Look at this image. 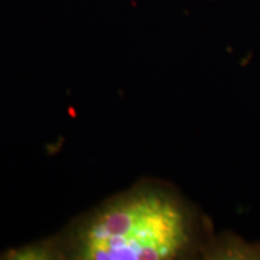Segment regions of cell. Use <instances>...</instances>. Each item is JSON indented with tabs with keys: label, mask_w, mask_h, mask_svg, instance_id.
Instances as JSON below:
<instances>
[{
	"label": "cell",
	"mask_w": 260,
	"mask_h": 260,
	"mask_svg": "<svg viewBox=\"0 0 260 260\" xmlns=\"http://www.w3.org/2000/svg\"><path fill=\"white\" fill-rule=\"evenodd\" d=\"M199 240L193 211L169 188L140 187L94 211L71 236L83 260H165L189 255Z\"/></svg>",
	"instance_id": "obj_1"
},
{
	"label": "cell",
	"mask_w": 260,
	"mask_h": 260,
	"mask_svg": "<svg viewBox=\"0 0 260 260\" xmlns=\"http://www.w3.org/2000/svg\"><path fill=\"white\" fill-rule=\"evenodd\" d=\"M204 253L218 259H260V245L247 243L236 236H225L204 246Z\"/></svg>",
	"instance_id": "obj_2"
}]
</instances>
